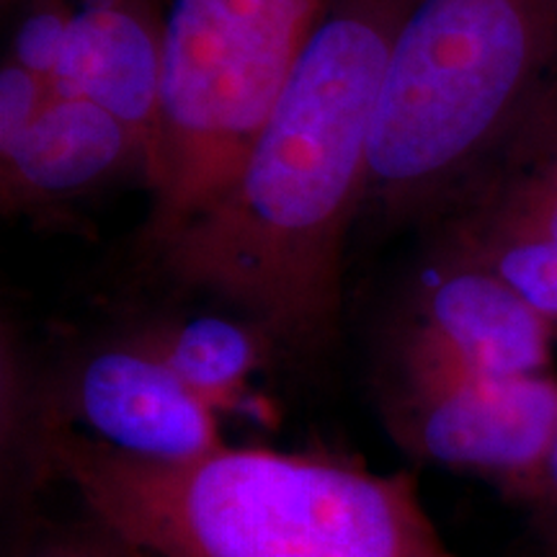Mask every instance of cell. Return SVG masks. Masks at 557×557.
I'll return each instance as SVG.
<instances>
[{
    "instance_id": "7c38bea8",
    "label": "cell",
    "mask_w": 557,
    "mask_h": 557,
    "mask_svg": "<svg viewBox=\"0 0 557 557\" xmlns=\"http://www.w3.org/2000/svg\"><path fill=\"white\" fill-rule=\"evenodd\" d=\"M52 96L50 83L18 62L5 60L0 70V143L29 129Z\"/></svg>"
},
{
    "instance_id": "9c48e42d",
    "label": "cell",
    "mask_w": 557,
    "mask_h": 557,
    "mask_svg": "<svg viewBox=\"0 0 557 557\" xmlns=\"http://www.w3.org/2000/svg\"><path fill=\"white\" fill-rule=\"evenodd\" d=\"M403 323L478 372L524 377L553 367V320L506 278L459 256L434 250Z\"/></svg>"
},
{
    "instance_id": "3957f363",
    "label": "cell",
    "mask_w": 557,
    "mask_h": 557,
    "mask_svg": "<svg viewBox=\"0 0 557 557\" xmlns=\"http://www.w3.org/2000/svg\"><path fill=\"white\" fill-rule=\"evenodd\" d=\"M557 75V0H416L382 83L364 207L431 220Z\"/></svg>"
},
{
    "instance_id": "277c9868",
    "label": "cell",
    "mask_w": 557,
    "mask_h": 557,
    "mask_svg": "<svg viewBox=\"0 0 557 557\" xmlns=\"http://www.w3.org/2000/svg\"><path fill=\"white\" fill-rule=\"evenodd\" d=\"M333 0H173L145 253L238 173Z\"/></svg>"
},
{
    "instance_id": "7a4b0ae2",
    "label": "cell",
    "mask_w": 557,
    "mask_h": 557,
    "mask_svg": "<svg viewBox=\"0 0 557 557\" xmlns=\"http://www.w3.org/2000/svg\"><path fill=\"white\" fill-rule=\"evenodd\" d=\"M37 451L103 532L145 557H459L408 475L227 444L156 462L65 426H45Z\"/></svg>"
},
{
    "instance_id": "8992f818",
    "label": "cell",
    "mask_w": 557,
    "mask_h": 557,
    "mask_svg": "<svg viewBox=\"0 0 557 557\" xmlns=\"http://www.w3.org/2000/svg\"><path fill=\"white\" fill-rule=\"evenodd\" d=\"M429 222L436 253L491 269L557 325V75Z\"/></svg>"
},
{
    "instance_id": "4fadbf2b",
    "label": "cell",
    "mask_w": 557,
    "mask_h": 557,
    "mask_svg": "<svg viewBox=\"0 0 557 557\" xmlns=\"http://www.w3.org/2000/svg\"><path fill=\"white\" fill-rule=\"evenodd\" d=\"M534 511L547 545V557H557V442L529 496L521 500Z\"/></svg>"
},
{
    "instance_id": "8fae6325",
    "label": "cell",
    "mask_w": 557,
    "mask_h": 557,
    "mask_svg": "<svg viewBox=\"0 0 557 557\" xmlns=\"http://www.w3.org/2000/svg\"><path fill=\"white\" fill-rule=\"evenodd\" d=\"M214 410L235 406L263 364L271 338L248 320L194 318L152 323L132 333Z\"/></svg>"
},
{
    "instance_id": "30bf717a",
    "label": "cell",
    "mask_w": 557,
    "mask_h": 557,
    "mask_svg": "<svg viewBox=\"0 0 557 557\" xmlns=\"http://www.w3.org/2000/svg\"><path fill=\"white\" fill-rule=\"evenodd\" d=\"M165 26L158 0H75L54 94L94 101L156 148Z\"/></svg>"
},
{
    "instance_id": "ba28073f",
    "label": "cell",
    "mask_w": 557,
    "mask_h": 557,
    "mask_svg": "<svg viewBox=\"0 0 557 557\" xmlns=\"http://www.w3.org/2000/svg\"><path fill=\"white\" fill-rule=\"evenodd\" d=\"M152 143L94 101L54 94L29 129L0 143L5 214H41L137 176L150 181Z\"/></svg>"
},
{
    "instance_id": "6da1fadb",
    "label": "cell",
    "mask_w": 557,
    "mask_h": 557,
    "mask_svg": "<svg viewBox=\"0 0 557 557\" xmlns=\"http://www.w3.org/2000/svg\"><path fill=\"white\" fill-rule=\"evenodd\" d=\"M413 5L333 0L227 189L148 253L160 274L235 308L271 344L333 336L382 83Z\"/></svg>"
},
{
    "instance_id": "5b68a950",
    "label": "cell",
    "mask_w": 557,
    "mask_h": 557,
    "mask_svg": "<svg viewBox=\"0 0 557 557\" xmlns=\"http://www.w3.org/2000/svg\"><path fill=\"white\" fill-rule=\"evenodd\" d=\"M385 410L416 457L485 478L524 500L557 442V377L478 372L403 323Z\"/></svg>"
},
{
    "instance_id": "52a82bcc",
    "label": "cell",
    "mask_w": 557,
    "mask_h": 557,
    "mask_svg": "<svg viewBox=\"0 0 557 557\" xmlns=\"http://www.w3.org/2000/svg\"><path fill=\"white\" fill-rule=\"evenodd\" d=\"M58 421L122 455L184 462L225 447L218 410L178 380L143 341L124 336L83 357L62 380Z\"/></svg>"
},
{
    "instance_id": "5bb4252c",
    "label": "cell",
    "mask_w": 557,
    "mask_h": 557,
    "mask_svg": "<svg viewBox=\"0 0 557 557\" xmlns=\"http://www.w3.org/2000/svg\"><path fill=\"white\" fill-rule=\"evenodd\" d=\"M107 537L109 540H103V542L65 540V542H58V545L41 549V553L34 557H145V555H139L137 549L124 545V542L111 537L109 532H107Z\"/></svg>"
}]
</instances>
